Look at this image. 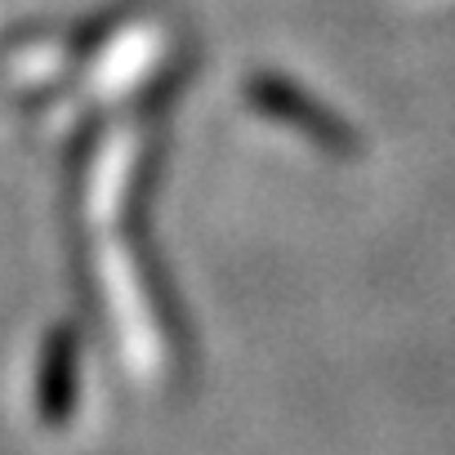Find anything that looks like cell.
<instances>
[{"instance_id": "1", "label": "cell", "mask_w": 455, "mask_h": 455, "mask_svg": "<svg viewBox=\"0 0 455 455\" xmlns=\"http://www.w3.org/2000/svg\"><path fill=\"white\" fill-rule=\"evenodd\" d=\"M246 99H251L259 112H268L273 121L299 130L308 143H317V148H326V152H335V156L362 152L357 130H353L339 112L322 108L313 94H304L299 85H291V81H282V76H251Z\"/></svg>"}, {"instance_id": "2", "label": "cell", "mask_w": 455, "mask_h": 455, "mask_svg": "<svg viewBox=\"0 0 455 455\" xmlns=\"http://www.w3.org/2000/svg\"><path fill=\"white\" fill-rule=\"evenodd\" d=\"M76 406V331L59 326L45 344L41 362V419L45 424H68Z\"/></svg>"}]
</instances>
